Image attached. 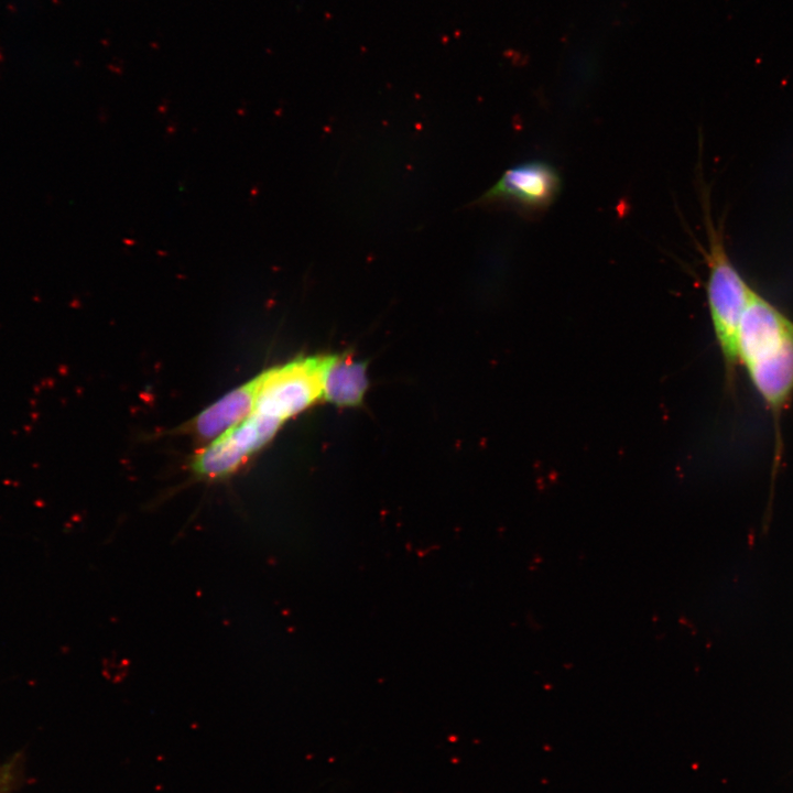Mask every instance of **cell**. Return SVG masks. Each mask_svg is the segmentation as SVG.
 Returning <instances> with one entry per match:
<instances>
[{
    "label": "cell",
    "instance_id": "2",
    "mask_svg": "<svg viewBox=\"0 0 793 793\" xmlns=\"http://www.w3.org/2000/svg\"><path fill=\"white\" fill-rule=\"evenodd\" d=\"M708 265L706 298L714 335L719 347L729 389L736 388L739 367L737 339L742 314L753 287L731 262L723 236L709 217L706 218Z\"/></svg>",
    "mask_w": 793,
    "mask_h": 793
},
{
    "label": "cell",
    "instance_id": "1",
    "mask_svg": "<svg viewBox=\"0 0 793 793\" xmlns=\"http://www.w3.org/2000/svg\"><path fill=\"white\" fill-rule=\"evenodd\" d=\"M737 350L739 367L772 419L773 487L783 453L782 416L793 400V318L753 289L739 325Z\"/></svg>",
    "mask_w": 793,
    "mask_h": 793
},
{
    "label": "cell",
    "instance_id": "7",
    "mask_svg": "<svg viewBox=\"0 0 793 793\" xmlns=\"http://www.w3.org/2000/svg\"><path fill=\"white\" fill-rule=\"evenodd\" d=\"M366 362L348 355H332L323 378V397L338 406H356L368 389Z\"/></svg>",
    "mask_w": 793,
    "mask_h": 793
},
{
    "label": "cell",
    "instance_id": "6",
    "mask_svg": "<svg viewBox=\"0 0 793 793\" xmlns=\"http://www.w3.org/2000/svg\"><path fill=\"white\" fill-rule=\"evenodd\" d=\"M260 384L261 373L206 408L185 425V431L200 441H214L252 413Z\"/></svg>",
    "mask_w": 793,
    "mask_h": 793
},
{
    "label": "cell",
    "instance_id": "4",
    "mask_svg": "<svg viewBox=\"0 0 793 793\" xmlns=\"http://www.w3.org/2000/svg\"><path fill=\"white\" fill-rule=\"evenodd\" d=\"M282 424L273 417L252 411L242 422L196 453L192 469L197 476L207 479L229 476L263 447Z\"/></svg>",
    "mask_w": 793,
    "mask_h": 793
},
{
    "label": "cell",
    "instance_id": "5",
    "mask_svg": "<svg viewBox=\"0 0 793 793\" xmlns=\"http://www.w3.org/2000/svg\"><path fill=\"white\" fill-rule=\"evenodd\" d=\"M556 170L543 161H530L506 171L482 196L485 202H511L528 210H543L560 192Z\"/></svg>",
    "mask_w": 793,
    "mask_h": 793
},
{
    "label": "cell",
    "instance_id": "8",
    "mask_svg": "<svg viewBox=\"0 0 793 793\" xmlns=\"http://www.w3.org/2000/svg\"><path fill=\"white\" fill-rule=\"evenodd\" d=\"M11 775L7 771H0V793H10Z\"/></svg>",
    "mask_w": 793,
    "mask_h": 793
},
{
    "label": "cell",
    "instance_id": "3",
    "mask_svg": "<svg viewBox=\"0 0 793 793\" xmlns=\"http://www.w3.org/2000/svg\"><path fill=\"white\" fill-rule=\"evenodd\" d=\"M332 355L300 358L261 373L253 411L282 423L323 397V378Z\"/></svg>",
    "mask_w": 793,
    "mask_h": 793
}]
</instances>
